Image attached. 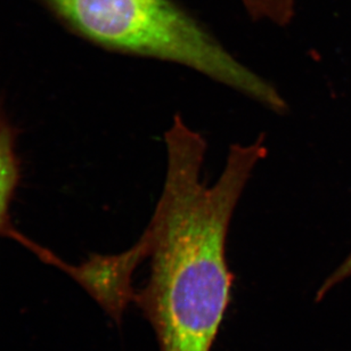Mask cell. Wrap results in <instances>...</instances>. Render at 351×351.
<instances>
[{"mask_svg":"<svg viewBox=\"0 0 351 351\" xmlns=\"http://www.w3.org/2000/svg\"><path fill=\"white\" fill-rule=\"evenodd\" d=\"M165 143L162 193L130 247L139 263L149 259V280L134 301L154 328L160 351H211L232 299L230 221L267 146L263 135L230 146L223 173L208 186L201 178L206 138L176 114Z\"/></svg>","mask_w":351,"mask_h":351,"instance_id":"1","label":"cell"},{"mask_svg":"<svg viewBox=\"0 0 351 351\" xmlns=\"http://www.w3.org/2000/svg\"><path fill=\"white\" fill-rule=\"evenodd\" d=\"M79 34L111 51L189 66L277 114L280 91L237 61L173 0H47Z\"/></svg>","mask_w":351,"mask_h":351,"instance_id":"2","label":"cell"},{"mask_svg":"<svg viewBox=\"0 0 351 351\" xmlns=\"http://www.w3.org/2000/svg\"><path fill=\"white\" fill-rule=\"evenodd\" d=\"M15 130L0 111V234L8 235L10 206L20 178V163L15 149Z\"/></svg>","mask_w":351,"mask_h":351,"instance_id":"3","label":"cell"},{"mask_svg":"<svg viewBox=\"0 0 351 351\" xmlns=\"http://www.w3.org/2000/svg\"><path fill=\"white\" fill-rule=\"evenodd\" d=\"M244 6L256 20H268L285 25L293 17L295 0H243Z\"/></svg>","mask_w":351,"mask_h":351,"instance_id":"4","label":"cell"},{"mask_svg":"<svg viewBox=\"0 0 351 351\" xmlns=\"http://www.w3.org/2000/svg\"><path fill=\"white\" fill-rule=\"evenodd\" d=\"M351 276V252L349 254L347 259L340 265V266L335 269V273H332V275L326 278L324 283L322 284V287H319V290L317 291L316 294V301H321L322 299H324L325 295L333 289L337 287L339 283H341L346 278Z\"/></svg>","mask_w":351,"mask_h":351,"instance_id":"5","label":"cell"}]
</instances>
